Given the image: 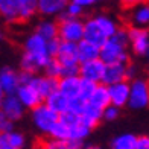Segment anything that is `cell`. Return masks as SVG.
I'll return each instance as SVG.
<instances>
[{"mask_svg": "<svg viewBox=\"0 0 149 149\" xmlns=\"http://www.w3.org/2000/svg\"><path fill=\"white\" fill-rule=\"evenodd\" d=\"M65 149H84V140H67Z\"/></svg>", "mask_w": 149, "mask_h": 149, "instance_id": "cell-41", "label": "cell"}, {"mask_svg": "<svg viewBox=\"0 0 149 149\" xmlns=\"http://www.w3.org/2000/svg\"><path fill=\"white\" fill-rule=\"evenodd\" d=\"M82 40L88 41L91 44H96V46H100L104 41H105V35L102 33V31L99 29V26L96 24L94 18H88L84 22V35H82Z\"/></svg>", "mask_w": 149, "mask_h": 149, "instance_id": "cell-19", "label": "cell"}, {"mask_svg": "<svg viewBox=\"0 0 149 149\" xmlns=\"http://www.w3.org/2000/svg\"><path fill=\"white\" fill-rule=\"evenodd\" d=\"M99 59L107 64H128L130 63V55L125 46L116 43L113 38H108L99 46Z\"/></svg>", "mask_w": 149, "mask_h": 149, "instance_id": "cell-2", "label": "cell"}, {"mask_svg": "<svg viewBox=\"0 0 149 149\" xmlns=\"http://www.w3.org/2000/svg\"><path fill=\"white\" fill-rule=\"evenodd\" d=\"M5 96V94H3V90H2V87H0V99H2Z\"/></svg>", "mask_w": 149, "mask_h": 149, "instance_id": "cell-46", "label": "cell"}, {"mask_svg": "<svg viewBox=\"0 0 149 149\" xmlns=\"http://www.w3.org/2000/svg\"><path fill=\"white\" fill-rule=\"evenodd\" d=\"M49 55H38V53H28L24 52L20 65H22L23 72H28L32 74H37L40 70H43V67L46 65V63L49 61Z\"/></svg>", "mask_w": 149, "mask_h": 149, "instance_id": "cell-11", "label": "cell"}, {"mask_svg": "<svg viewBox=\"0 0 149 149\" xmlns=\"http://www.w3.org/2000/svg\"><path fill=\"white\" fill-rule=\"evenodd\" d=\"M82 12H84V8H81L79 5H76V3H73V2L69 0V3H67L63 14L67 15V17H72V18H79L81 15H82Z\"/></svg>", "mask_w": 149, "mask_h": 149, "instance_id": "cell-33", "label": "cell"}, {"mask_svg": "<svg viewBox=\"0 0 149 149\" xmlns=\"http://www.w3.org/2000/svg\"><path fill=\"white\" fill-rule=\"evenodd\" d=\"M53 58H56L59 63H61V65H74V64H79L76 43L61 41L56 55L53 56Z\"/></svg>", "mask_w": 149, "mask_h": 149, "instance_id": "cell-13", "label": "cell"}, {"mask_svg": "<svg viewBox=\"0 0 149 149\" xmlns=\"http://www.w3.org/2000/svg\"><path fill=\"white\" fill-rule=\"evenodd\" d=\"M40 149H65V143L61 140H55V139H49L40 143Z\"/></svg>", "mask_w": 149, "mask_h": 149, "instance_id": "cell-35", "label": "cell"}, {"mask_svg": "<svg viewBox=\"0 0 149 149\" xmlns=\"http://www.w3.org/2000/svg\"><path fill=\"white\" fill-rule=\"evenodd\" d=\"M69 0H37V12L46 17L63 14Z\"/></svg>", "mask_w": 149, "mask_h": 149, "instance_id": "cell-16", "label": "cell"}, {"mask_svg": "<svg viewBox=\"0 0 149 149\" xmlns=\"http://www.w3.org/2000/svg\"><path fill=\"white\" fill-rule=\"evenodd\" d=\"M102 120V110H99V108L93 107L90 104H85L82 111L79 114V122L81 125H84L85 128H88L91 131L94 126H97V123Z\"/></svg>", "mask_w": 149, "mask_h": 149, "instance_id": "cell-18", "label": "cell"}, {"mask_svg": "<svg viewBox=\"0 0 149 149\" xmlns=\"http://www.w3.org/2000/svg\"><path fill=\"white\" fill-rule=\"evenodd\" d=\"M31 87H33L38 94L41 96V99L44 100L47 96H50L53 91L58 90V79H53V78H49V76H38L35 74L32 79V82L29 84Z\"/></svg>", "mask_w": 149, "mask_h": 149, "instance_id": "cell-15", "label": "cell"}, {"mask_svg": "<svg viewBox=\"0 0 149 149\" xmlns=\"http://www.w3.org/2000/svg\"><path fill=\"white\" fill-rule=\"evenodd\" d=\"M120 2H123V0H120Z\"/></svg>", "mask_w": 149, "mask_h": 149, "instance_id": "cell-47", "label": "cell"}, {"mask_svg": "<svg viewBox=\"0 0 149 149\" xmlns=\"http://www.w3.org/2000/svg\"><path fill=\"white\" fill-rule=\"evenodd\" d=\"M43 102L50 108L52 111H55L58 116L63 114L65 111H69V104H70V99H67L64 94H61L58 90L53 91L50 96H47Z\"/></svg>", "mask_w": 149, "mask_h": 149, "instance_id": "cell-22", "label": "cell"}, {"mask_svg": "<svg viewBox=\"0 0 149 149\" xmlns=\"http://www.w3.org/2000/svg\"><path fill=\"white\" fill-rule=\"evenodd\" d=\"M119 110L120 108L110 104L108 107H105L102 110V119H105V120H116L119 117Z\"/></svg>", "mask_w": 149, "mask_h": 149, "instance_id": "cell-36", "label": "cell"}, {"mask_svg": "<svg viewBox=\"0 0 149 149\" xmlns=\"http://www.w3.org/2000/svg\"><path fill=\"white\" fill-rule=\"evenodd\" d=\"M93 18H94V22H96V24L99 26V29L102 31V33L105 35L107 40L111 38L114 33H116V31L120 28L116 20L111 18V17H108V15H96Z\"/></svg>", "mask_w": 149, "mask_h": 149, "instance_id": "cell-27", "label": "cell"}, {"mask_svg": "<svg viewBox=\"0 0 149 149\" xmlns=\"http://www.w3.org/2000/svg\"><path fill=\"white\" fill-rule=\"evenodd\" d=\"M58 24V38L61 41L79 43L84 35V22L81 18H72L64 14H59Z\"/></svg>", "mask_w": 149, "mask_h": 149, "instance_id": "cell-1", "label": "cell"}, {"mask_svg": "<svg viewBox=\"0 0 149 149\" xmlns=\"http://www.w3.org/2000/svg\"><path fill=\"white\" fill-rule=\"evenodd\" d=\"M0 111H2L11 122H15L23 117L24 107L20 104L15 94H5L0 99Z\"/></svg>", "mask_w": 149, "mask_h": 149, "instance_id": "cell-8", "label": "cell"}, {"mask_svg": "<svg viewBox=\"0 0 149 149\" xmlns=\"http://www.w3.org/2000/svg\"><path fill=\"white\" fill-rule=\"evenodd\" d=\"M104 67H105V64L99 58L93 59V61H87V63H81L78 76L81 79L90 81V82H93V84H100L102 73H104Z\"/></svg>", "mask_w": 149, "mask_h": 149, "instance_id": "cell-7", "label": "cell"}, {"mask_svg": "<svg viewBox=\"0 0 149 149\" xmlns=\"http://www.w3.org/2000/svg\"><path fill=\"white\" fill-rule=\"evenodd\" d=\"M135 141H137V137L134 134L126 132V134H122V135L114 139L111 148L113 149H134Z\"/></svg>", "mask_w": 149, "mask_h": 149, "instance_id": "cell-29", "label": "cell"}, {"mask_svg": "<svg viewBox=\"0 0 149 149\" xmlns=\"http://www.w3.org/2000/svg\"><path fill=\"white\" fill-rule=\"evenodd\" d=\"M90 134V130L85 128L84 125L76 123V125H65L63 122H56V125L52 128L49 135L55 140L67 141V140H84Z\"/></svg>", "mask_w": 149, "mask_h": 149, "instance_id": "cell-3", "label": "cell"}, {"mask_svg": "<svg viewBox=\"0 0 149 149\" xmlns=\"http://www.w3.org/2000/svg\"><path fill=\"white\" fill-rule=\"evenodd\" d=\"M24 52L28 53H38V55H49L47 53V41L43 40L38 33L33 32L24 41Z\"/></svg>", "mask_w": 149, "mask_h": 149, "instance_id": "cell-25", "label": "cell"}, {"mask_svg": "<svg viewBox=\"0 0 149 149\" xmlns=\"http://www.w3.org/2000/svg\"><path fill=\"white\" fill-rule=\"evenodd\" d=\"M79 87H81L79 76H69L58 79V91L64 94L67 99H79Z\"/></svg>", "mask_w": 149, "mask_h": 149, "instance_id": "cell-17", "label": "cell"}, {"mask_svg": "<svg viewBox=\"0 0 149 149\" xmlns=\"http://www.w3.org/2000/svg\"><path fill=\"white\" fill-rule=\"evenodd\" d=\"M108 96H110V104L122 108L128 104V97H130V82L128 81H122L117 84L108 85Z\"/></svg>", "mask_w": 149, "mask_h": 149, "instance_id": "cell-10", "label": "cell"}, {"mask_svg": "<svg viewBox=\"0 0 149 149\" xmlns=\"http://www.w3.org/2000/svg\"><path fill=\"white\" fill-rule=\"evenodd\" d=\"M149 104V84L146 79H134L130 82L128 104L132 110H143Z\"/></svg>", "mask_w": 149, "mask_h": 149, "instance_id": "cell-4", "label": "cell"}, {"mask_svg": "<svg viewBox=\"0 0 149 149\" xmlns=\"http://www.w3.org/2000/svg\"><path fill=\"white\" fill-rule=\"evenodd\" d=\"M76 49H78V61H79V64L99 58V46L91 44L88 41H85V40H81L79 43H76Z\"/></svg>", "mask_w": 149, "mask_h": 149, "instance_id": "cell-23", "label": "cell"}, {"mask_svg": "<svg viewBox=\"0 0 149 149\" xmlns=\"http://www.w3.org/2000/svg\"><path fill=\"white\" fill-rule=\"evenodd\" d=\"M84 149H100V148H97V146H88V148H84Z\"/></svg>", "mask_w": 149, "mask_h": 149, "instance_id": "cell-45", "label": "cell"}, {"mask_svg": "<svg viewBox=\"0 0 149 149\" xmlns=\"http://www.w3.org/2000/svg\"><path fill=\"white\" fill-rule=\"evenodd\" d=\"M37 14V0H20V22H28Z\"/></svg>", "mask_w": 149, "mask_h": 149, "instance_id": "cell-28", "label": "cell"}, {"mask_svg": "<svg viewBox=\"0 0 149 149\" xmlns=\"http://www.w3.org/2000/svg\"><path fill=\"white\" fill-rule=\"evenodd\" d=\"M70 2L79 5L81 8H88V6H93L94 3H97L99 0H70Z\"/></svg>", "mask_w": 149, "mask_h": 149, "instance_id": "cell-43", "label": "cell"}, {"mask_svg": "<svg viewBox=\"0 0 149 149\" xmlns=\"http://www.w3.org/2000/svg\"><path fill=\"white\" fill-rule=\"evenodd\" d=\"M126 69L128 64H107L104 67V73H102V79H100V84L104 85H111V84H117L122 81H128L126 79Z\"/></svg>", "mask_w": 149, "mask_h": 149, "instance_id": "cell-9", "label": "cell"}, {"mask_svg": "<svg viewBox=\"0 0 149 149\" xmlns=\"http://www.w3.org/2000/svg\"><path fill=\"white\" fill-rule=\"evenodd\" d=\"M131 9H132L131 15H130L131 26H134V28H146L149 23V6H148V3L134 6Z\"/></svg>", "mask_w": 149, "mask_h": 149, "instance_id": "cell-24", "label": "cell"}, {"mask_svg": "<svg viewBox=\"0 0 149 149\" xmlns=\"http://www.w3.org/2000/svg\"><path fill=\"white\" fill-rule=\"evenodd\" d=\"M0 149H11L8 143V132H0Z\"/></svg>", "mask_w": 149, "mask_h": 149, "instance_id": "cell-44", "label": "cell"}, {"mask_svg": "<svg viewBox=\"0 0 149 149\" xmlns=\"http://www.w3.org/2000/svg\"><path fill=\"white\" fill-rule=\"evenodd\" d=\"M59 116L55 111H52L44 102L35 108H32V120L35 123V126L38 128V131H41L43 134H49L52 131V128L56 125Z\"/></svg>", "mask_w": 149, "mask_h": 149, "instance_id": "cell-5", "label": "cell"}, {"mask_svg": "<svg viewBox=\"0 0 149 149\" xmlns=\"http://www.w3.org/2000/svg\"><path fill=\"white\" fill-rule=\"evenodd\" d=\"M0 15L9 23L20 22V0H0Z\"/></svg>", "mask_w": 149, "mask_h": 149, "instance_id": "cell-20", "label": "cell"}, {"mask_svg": "<svg viewBox=\"0 0 149 149\" xmlns=\"http://www.w3.org/2000/svg\"><path fill=\"white\" fill-rule=\"evenodd\" d=\"M59 43H61L59 38H53V40H49V41H47V53H49L50 58H53V56L56 55Z\"/></svg>", "mask_w": 149, "mask_h": 149, "instance_id": "cell-39", "label": "cell"}, {"mask_svg": "<svg viewBox=\"0 0 149 149\" xmlns=\"http://www.w3.org/2000/svg\"><path fill=\"white\" fill-rule=\"evenodd\" d=\"M128 31V40L132 50L140 56H146L149 52V33L146 28H134L130 26Z\"/></svg>", "mask_w": 149, "mask_h": 149, "instance_id": "cell-6", "label": "cell"}, {"mask_svg": "<svg viewBox=\"0 0 149 149\" xmlns=\"http://www.w3.org/2000/svg\"><path fill=\"white\" fill-rule=\"evenodd\" d=\"M8 143L11 149H23L26 145V139L22 132H17L12 130L8 132Z\"/></svg>", "mask_w": 149, "mask_h": 149, "instance_id": "cell-31", "label": "cell"}, {"mask_svg": "<svg viewBox=\"0 0 149 149\" xmlns=\"http://www.w3.org/2000/svg\"><path fill=\"white\" fill-rule=\"evenodd\" d=\"M134 149H149V139H148V135L137 137V141H135Z\"/></svg>", "mask_w": 149, "mask_h": 149, "instance_id": "cell-40", "label": "cell"}, {"mask_svg": "<svg viewBox=\"0 0 149 149\" xmlns=\"http://www.w3.org/2000/svg\"><path fill=\"white\" fill-rule=\"evenodd\" d=\"M0 87L3 90V94H15L17 88L20 87L18 72L11 67H3L0 70Z\"/></svg>", "mask_w": 149, "mask_h": 149, "instance_id": "cell-14", "label": "cell"}, {"mask_svg": "<svg viewBox=\"0 0 149 149\" xmlns=\"http://www.w3.org/2000/svg\"><path fill=\"white\" fill-rule=\"evenodd\" d=\"M123 6L125 8H134V6H139V5H145L148 3V0H123Z\"/></svg>", "mask_w": 149, "mask_h": 149, "instance_id": "cell-42", "label": "cell"}, {"mask_svg": "<svg viewBox=\"0 0 149 149\" xmlns=\"http://www.w3.org/2000/svg\"><path fill=\"white\" fill-rule=\"evenodd\" d=\"M43 70H44V76L59 79L61 74H63V65H61V63L56 58H49V61L43 67Z\"/></svg>", "mask_w": 149, "mask_h": 149, "instance_id": "cell-30", "label": "cell"}, {"mask_svg": "<svg viewBox=\"0 0 149 149\" xmlns=\"http://www.w3.org/2000/svg\"><path fill=\"white\" fill-rule=\"evenodd\" d=\"M12 126H14V122H11L0 111V132H9V131H12Z\"/></svg>", "mask_w": 149, "mask_h": 149, "instance_id": "cell-37", "label": "cell"}, {"mask_svg": "<svg viewBox=\"0 0 149 149\" xmlns=\"http://www.w3.org/2000/svg\"><path fill=\"white\" fill-rule=\"evenodd\" d=\"M35 33H38L40 37L46 41L53 38H58V24L53 20H43L40 22L35 28Z\"/></svg>", "mask_w": 149, "mask_h": 149, "instance_id": "cell-26", "label": "cell"}, {"mask_svg": "<svg viewBox=\"0 0 149 149\" xmlns=\"http://www.w3.org/2000/svg\"><path fill=\"white\" fill-rule=\"evenodd\" d=\"M15 96L24 108H31V110L38 107L40 104H43L41 96H40L38 91L31 85H20L15 91Z\"/></svg>", "mask_w": 149, "mask_h": 149, "instance_id": "cell-12", "label": "cell"}, {"mask_svg": "<svg viewBox=\"0 0 149 149\" xmlns=\"http://www.w3.org/2000/svg\"><path fill=\"white\" fill-rule=\"evenodd\" d=\"M111 38H113L116 43H119V44H122V46H125V47H128V44H130L126 28H119V29L116 31V33H114Z\"/></svg>", "mask_w": 149, "mask_h": 149, "instance_id": "cell-34", "label": "cell"}, {"mask_svg": "<svg viewBox=\"0 0 149 149\" xmlns=\"http://www.w3.org/2000/svg\"><path fill=\"white\" fill-rule=\"evenodd\" d=\"M87 104H90L93 107L104 110L105 107L110 105V96H108V87L104 84H96L94 90L91 91L90 97L87 99Z\"/></svg>", "mask_w": 149, "mask_h": 149, "instance_id": "cell-21", "label": "cell"}, {"mask_svg": "<svg viewBox=\"0 0 149 149\" xmlns=\"http://www.w3.org/2000/svg\"><path fill=\"white\" fill-rule=\"evenodd\" d=\"M78 73H79V64H74V65H63V74H61V78L78 76Z\"/></svg>", "mask_w": 149, "mask_h": 149, "instance_id": "cell-38", "label": "cell"}, {"mask_svg": "<svg viewBox=\"0 0 149 149\" xmlns=\"http://www.w3.org/2000/svg\"><path fill=\"white\" fill-rule=\"evenodd\" d=\"M96 84L90 82V81H85V79H81V87H79V99L87 102V99L90 97L91 91L94 90Z\"/></svg>", "mask_w": 149, "mask_h": 149, "instance_id": "cell-32", "label": "cell"}]
</instances>
